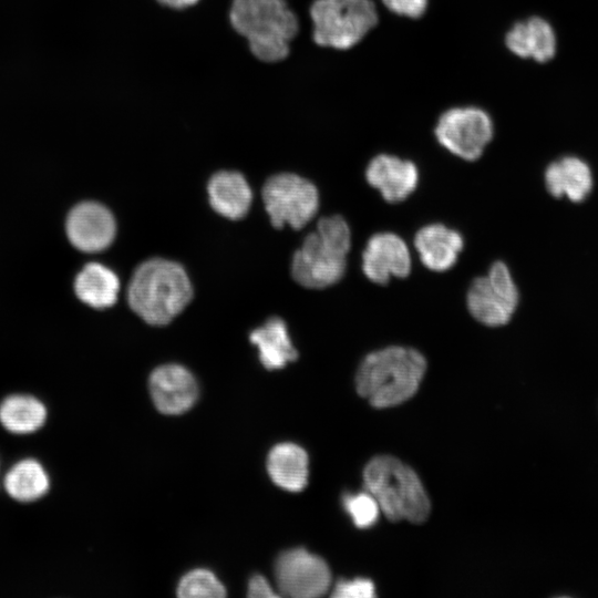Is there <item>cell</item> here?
Listing matches in <instances>:
<instances>
[{
    "mask_svg": "<svg viewBox=\"0 0 598 598\" xmlns=\"http://www.w3.org/2000/svg\"><path fill=\"white\" fill-rule=\"evenodd\" d=\"M228 20L250 54L267 64L286 60L302 29L287 0H231Z\"/></svg>",
    "mask_w": 598,
    "mask_h": 598,
    "instance_id": "1",
    "label": "cell"
},
{
    "mask_svg": "<svg viewBox=\"0 0 598 598\" xmlns=\"http://www.w3.org/2000/svg\"><path fill=\"white\" fill-rule=\"evenodd\" d=\"M425 371L426 360L417 350L386 347L361 361L355 374L357 391L374 408L399 405L415 394Z\"/></svg>",
    "mask_w": 598,
    "mask_h": 598,
    "instance_id": "2",
    "label": "cell"
},
{
    "mask_svg": "<svg viewBox=\"0 0 598 598\" xmlns=\"http://www.w3.org/2000/svg\"><path fill=\"white\" fill-rule=\"evenodd\" d=\"M192 298L193 287L185 269L163 258L138 265L127 287L131 309L153 326L169 323Z\"/></svg>",
    "mask_w": 598,
    "mask_h": 598,
    "instance_id": "3",
    "label": "cell"
},
{
    "mask_svg": "<svg viewBox=\"0 0 598 598\" xmlns=\"http://www.w3.org/2000/svg\"><path fill=\"white\" fill-rule=\"evenodd\" d=\"M351 231L339 215L322 217L315 231L308 234L293 254L291 276L301 286L322 289L344 276Z\"/></svg>",
    "mask_w": 598,
    "mask_h": 598,
    "instance_id": "4",
    "label": "cell"
},
{
    "mask_svg": "<svg viewBox=\"0 0 598 598\" xmlns=\"http://www.w3.org/2000/svg\"><path fill=\"white\" fill-rule=\"evenodd\" d=\"M363 481L388 519L426 520L431 509L426 492L415 472L398 458L373 457L364 467Z\"/></svg>",
    "mask_w": 598,
    "mask_h": 598,
    "instance_id": "5",
    "label": "cell"
},
{
    "mask_svg": "<svg viewBox=\"0 0 598 598\" xmlns=\"http://www.w3.org/2000/svg\"><path fill=\"white\" fill-rule=\"evenodd\" d=\"M308 18L311 42L338 51L355 47L379 23L372 0H311Z\"/></svg>",
    "mask_w": 598,
    "mask_h": 598,
    "instance_id": "6",
    "label": "cell"
},
{
    "mask_svg": "<svg viewBox=\"0 0 598 598\" xmlns=\"http://www.w3.org/2000/svg\"><path fill=\"white\" fill-rule=\"evenodd\" d=\"M262 200L274 227L288 224L295 229L307 225L319 208V193L313 183L295 173L270 176L261 189Z\"/></svg>",
    "mask_w": 598,
    "mask_h": 598,
    "instance_id": "7",
    "label": "cell"
},
{
    "mask_svg": "<svg viewBox=\"0 0 598 598\" xmlns=\"http://www.w3.org/2000/svg\"><path fill=\"white\" fill-rule=\"evenodd\" d=\"M434 134L451 154L464 161H476L493 140L494 123L478 106H454L439 116Z\"/></svg>",
    "mask_w": 598,
    "mask_h": 598,
    "instance_id": "8",
    "label": "cell"
},
{
    "mask_svg": "<svg viewBox=\"0 0 598 598\" xmlns=\"http://www.w3.org/2000/svg\"><path fill=\"white\" fill-rule=\"evenodd\" d=\"M518 290L506 264L495 261L484 276L475 278L466 293L470 315L487 327L509 322L517 305Z\"/></svg>",
    "mask_w": 598,
    "mask_h": 598,
    "instance_id": "9",
    "label": "cell"
},
{
    "mask_svg": "<svg viewBox=\"0 0 598 598\" xmlns=\"http://www.w3.org/2000/svg\"><path fill=\"white\" fill-rule=\"evenodd\" d=\"M275 576L280 592L292 598L322 596L331 581L326 561L303 548L283 551L277 558Z\"/></svg>",
    "mask_w": 598,
    "mask_h": 598,
    "instance_id": "10",
    "label": "cell"
},
{
    "mask_svg": "<svg viewBox=\"0 0 598 598\" xmlns=\"http://www.w3.org/2000/svg\"><path fill=\"white\" fill-rule=\"evenodd\" d=\"M411 268L408 245L396 234L384 231L372 235L362 251V271L374 283L385 285L391 278H405Z\"/></svg>",
    "mask_w": 598,
    "mask_h": 598,
    "instance_id": "11",
    "label": "cell"
},
{
    "mask_svg": "<svg viewBox=\"0 0 598 598\" xmlns=\"http://www.w3.org/2000/svg\"><path fill=\"white\" fill-rule=\"evenodd\" d=\"M116 233L112 213L95 202L75 206L66 219V234L71 244L85 252H97L109 247Z\"/></svg>",
    "mask_w": 598,
    "mask_h": 598,
    "instance_id": "12",
    "label": "cell"
},
{
    "mask_svg": "<svg viewBox=\"0 0 598 598\" xmlns=\"http://www.w3.org/2000/svg\"><path fill=\"white\" fill-rule=\"evenodd\" d=\"M150 392L156 409L165 414H181L189 410L198 395L194 375L178 364L156 368L150 377Z\"/></svg>",
    "mask_w": 598,
    "mask_h": 598,
    "instance_id": "13",
    "label": "cell"
},
{
    "mask_svg": "<svg viewBox=\"0 0 598 598\" xmlns=\"http://www.w3.org/2000/svg\"><path fill=\"white\" fill-rule=\"evenodd\" d=\"M364 175L368 184L378 189L388 203L406 199L419 183L416 165L412 161L390 154L374 156L369 162Z\"/></svg>",
    "mask_w": 598,
    "mask_h": 598,
    "instance_id": "14",
    "label": "cell"
},
{
    "mask_svg": "<svg viewBox=\"0 0 598 598\" xmlns=\"http://www.w3.org/2000/svg\"><path fill=\"white\" fill-rule=\"evenodd\" d=\"M506 48L516 56L548 62L557 49L556 34L548 21L530 17L515 22L505 34Z\"/></svg>",
    "mask_w": 598,
    "mask_h": 598,
    "instance_id": "15",
    "label": "cell"
},
{
    "mask_svg": "<svg viewBox=\"0 0 598 598\" xmlns=\"http://www.w3.org/2000/svg\"><path fill=\"white\" fill-rule=\"evenodd\" d=\"M464 246L461 233L443 224H430L414 236V247L422 264L432 271H446L457 261Z\"/></svg>",
    "mask_w": 598,
    "mask_h": 598,
    "instance_id": "16",
    "label": "cell"
},
{
    "mask_svg": "<svg viewBox=\"0 0 598 598\" xmlns=\"http://www.w3.org/2000/svg\"><path fill=\"white\" fill-rule=\"evenodd\" d=\"M207 192L213 209L229 219L244 218L252 200L248 182L237 171H218L213 174Z\"/></svg>",
    "mask_w": 598,
    "mask_h": 598,
    "instance_id": "17",
    "label": "cell"
},
{
    "mask_svg": "<svg viewBox=\"0 0 598 598\" xmlns=\"http://www.w3.org/2000/svg\"><path fill=\"white\" fill-rule=\"evenodd\" d=\"M545 184L555 197L566 196L571 202H581L592 188V174L582 159L565 156L547 166Z\"/></svg>",
    "mask_w": 598,
    "mask_h": 598,
    "instance_id": "18",
    "label": "cell"
},
{
    "mask_svg": "<svg viewBox=\"0 0 598 598\" xmlns=\"http://www.w3.org/2000/svg\"><path fill=\"white\" fill-rule=\"evenodd\" d=\"M250 342L259 350V360L266 369L283 368L298 358L288 336L286 322L279 317L269 318L249 334Z\"/></svg>",
    "mask_w": 598,
    "mask_h": 598,
    "instance_id": "19",
    "label": "cell"
},
{
    "mask_svg": "<svg viewBox=\"0 0 598 598\" xmlns=\"http://www.w3.org/2000/svg\"><path fill=\"white\" fill-rule=\"evenodd\" d=\"M267 470L275 484L289 492H299L308 481V455L297 444L280 443L269 452Z\"/></svg>",
    "mask_w": 598,
    "mask_h": 598,
    "instance_id": "20",
    "label": "cell"
},
{
    "mask_svg": "<svg viewBox=\"0 0 598 598\" xmlns=\"http://www.w3.org/2000/svg\"><path fill=\"white\" fill-rule=\"evenodd\" d=\"M74 290L84 303L94 308H106L116 302L120 280L104 265L90 262L76 276Z\"/></svg>",
    "mask_w": 598,
    "mask_h": 598,
    "instance_id": "21",
    "label": "cell"
},
{
    "mask_svg": "<svg viewBox=\"0 0 598 598\" xmlns=\"http://www.w3.org/2000/svg\"><path fill=\"white\" fill-rule=\"evenodd\" d=\"M47 416L42 402L31 395H10L0 405V422L16 434L32 433L40 429Z\"/></svg>",
    "mask_w": 598,
    "mask_h": 598,
    "instance_id": "22",
    "label": "cell"
},
{
    "mask_svg": "<svg viewBox=\"0 0 598 598\" xmlns=\"http://www.w3.org/2000/svg\"><path fill=\"white\" fill-rule=\"evenodd\" d=\"M8 494L20 502L42 497L49 489V477L42 465L32 458L17 463L4 477Z\"/></svg>",
    "mask_w": 598,
    "mask_h": 598,
    "instance_id": "23",
    "label": "cell"
},
{
    "mask_svg": "<svg viewBox=\"0 0 598 598\" xmlns=\"http://www.w3.org/2000/svg\"><path fill=\"white\" fill-rule=\"evenodd\" d=\"M177 595L182 598H220L226 590L212 571L195 569L181 579Z\"/></svg>",
    "mask_w": 598,
    "mask_h": 598,
    "instance_id": "24",
    "label": "cell"
},
{
    "mask_svg": "<svg viewBox=\"0 0 598 598\" xmlns=\"http://www.w3.org/2000/svg\"><path fill=\"white\" fill-rule=\"evenodd\" d=\"M343 504L346 511L359 528L370 527L378 519L380 507L369 492L346 495Z\"/></svg>",
    "mask_w": 598,
    "mask_h": 598,
    "instance_id": "25",
    "label": "cell"
},
{
    "mask_svg": "<svg viewBox=\"0 0 598 598\" xmlns=\"http://www.w3.org/2000/svg\"><path fill=\"white\" fill-rule=\"evenodd\" d=\"M337 598H371L374 597L373 582L365 578L339 581L332 592Z\"/></svg>",
    "mask_w": 598,
    "mask_h": 598,
    "instance_id": "26",
    "label": "cell"
},
{
    "mask_svg": "<svg viewBox=\"0 0 598 598\" xmlns=\"http://www.w3.org/2000/svg\"><path fill=\"white\" fill-rule=\"evenodd\" d=\"M381 2L391 13L409 19L421 18L429 4V0H381Z\"/></svg>",
    "mask_w": 598,
    "mask_h": 598,
    "instance_id": "27",
    "label": "cell"
},
{
    "mask_svg": "<svg viewBox=\"0 0 598 598\" xmlns=\"http://www.w3.org/2000/svg\"><path fill=\"white\" fill-rule=\"evenodd\" d=\"M247 595L251 598L277 597L271 586L262 576L256 575L250 578Z\"/></svg>",
    "mask_w": 598,
    "mask_h": 598,
    "instance_id": "28",
    "label": "cell"
},
{
    "mask_svg": "<svg viewBox=\"0 0 598 598\" xmlns=\"http://www.w3.org/2000/svg\"><path fill=\"white\" fill-rule=\"evenodd\" d=\"M161 7L174 11H183L195 7L200 0H154Z\"/></svg>",
    "mask_w": 598,
    "mask_h": 598,
    "instance_id": "29",
    "label": "cell"
}]
</instances>
